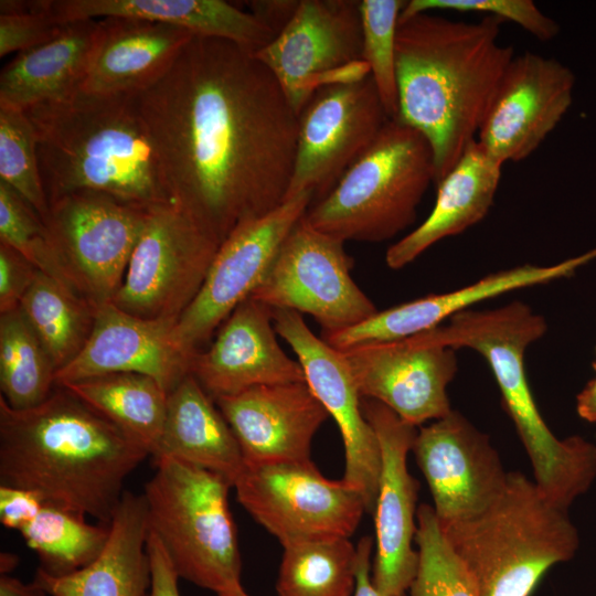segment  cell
I'll return each instance as SVG.
<instances>
[{
  "label": "cell",
  "mask_w": 596,
  "mask_h": 596,
  "mask_svg": "<svg viewBox=\"0 0 596 596\" xmlns=\"http://www.w3.org/2000/svg\"><path fill=\"white\" fill-rule=\"evenodd\" d=\"M273 322L276 333L297 355L309 389L340 429L345 453L342 480L362 494L366 512L374 513L381 472L380 444L362 412V397L342 352L315 336L297 311L273 309Z\"/></svg>",
  "instance_id": "cell-19"
},
{
  "label": "cell",
  "mask_w": 596,
  "mask_h": 596,
  "mask_svg": "<svg viewBox=\"0 0 596 596\" xmlns=\"http://www.w3.org/2000/svg\"><path fill=\"white\" fill-rule=\"evenodd\" d=\"M502 19L451 20L425 12L400 20L396 120L419 131L435 161V184L477 139L514 55L499 42Z\"/></svg>",
  "instance_id": "cell-3"
},
{
  "label": "cell",
  "mask_w": 596,
  "mask_h": 596,
  "mask_svg": "<svg viewBox=\"0 0 596 596\" xmlns=\"http://www.w3.org/2000/svg\"><path fill=\"white\" fill-rule=\"evenodd\" d=\"M148 535L143 496L124 491L107 543L91 564L60 576L38 567L33 581L49 596H146L151 582Z\"/></svg>",
  "instance_id": "cell-27"
},
{
  "label": "cell",
  "mask_w": 596,
  "mask_h": 596,
  "mask_svg": "<svg viewBox=\"0 0 596 596\" xmlns=\"http://www.w3.org/2000/svg\"><path fill=\"white\" fill-rule=\"evenodd\" d=\"M363 398L377 401L415 427L446 416L447 386L458 370L456 350L427 331L341 351Z\"/></svg>",
  "instance_id": "cell-16"
},
{
  "label": "cell",
  "mask_w": 596,
  "mask_h": 596,
  "mask_svg": "<svg viewBox=\"0 0 596 596\" xmlns=\"http://www.w3.org/2000/svg\"><path fill=\"white\" fill-rule=\"evenodd\" d=\"M439 524L480 596H531L546 572L579 547L567 510L520 471L509 472L504 491L481 514Z\"/></svg>",
  "instance_id": "cell-6"
},
{
  "label": "cell",
  "mask_w": 596,
  "mask_h": 596,
  "mask_svg": "<svg viewBox=\"0 0 596 596\" xmlns=\"http://www.w3.org/2000/svg\"><path fill=\"white\" fill-rule=\"evenodd\" d=\"M24 113L49 204L78 191L148 210L173 204L136 94L82 89Z\"/></svg>",
  "instance_id": "cell-4"
},
{
  "label": "cell",
  "mask_w": 596,
  "mask_h": 596,
  "mask_svg": "<svg viewBox=\"0 0 596 596\" xmlns=\"http://www.w3.org/2000/svg\"><path fill=\"white\" fill-rule=\"evenodd\" d=\"M147 550L151 582L146 596H180L179 575L159 539L149 531Z\"/></svg>",
  "instance_id": "cell-44"
},
{
  "label": "cell",
  "mask_w": 596,
  "mask_h": 596,
  "mask_svg": "<svg viewBox=\"0 0 596 596\" xmlns=\"http://www.w3.org/2000/svg\"><path fill=\"white\" fill-rule=\"evenodd\" d=\"M430 183H435V161L429 142L416 129L390 119L305 217L343 242L387 241L414 223Z\"/></svg>",
  "instance_id": "cell-7"
},
{
  "label": "cell",
  "mask_w": 596,
  "mask_h": 596,
  "mask_svg": "<svg viewBox=\"0 0 596 596\" xmlns=\"http://www.w3.org/2000/svg\"><path fill=\"white\" fill-rule=\"evenodd\" d=\"M390 120L371 75L319 87L298 116L291 180L285 200L304 191L322 199Z\"/></svg>",
  "instance_id": "cell-14"
},
{
  "label": "cell",
  "mask_w": 596,
  "mask_h": 596,
  "mask_svg": "<svg viewBox=\"0 0 596 596\" xmlns=\"http://www.w3.org/2000/svg\"><path fill=\"white\" fill-rule=\"evenodd\" d=\"M233 487L240 503L283 546L350 538L366 511L356 489L324 478L310 459L245 464Z\"/></svg>",
  "instance_id": "cell-12"
},
{
  "label": "cell",
  "mask_w": 596,
  "mask_h": 596,
  "mask_svg": "<svg viewBox=\"0 0 596 596\" xmlns=\"http://www.w3.org/2000/svg\"><path fill=\"white\" fill-rule=\"evenodd\" d=\"M56 369L20 311L0 315L1 397L14 409L39 405L54 390Z\"/></svg>",
  "instance_id": "cell-34"
},
{
  "label": "cell",
  "mask_w": 596,
  "mask_h": 596,
  "mask_svg": "<svg viewBox=\"0 0 596 596\" xmlns=\"http://www.w3.org/2000/svg\"><path fill=\"white\" fill-rule=\"evenodd\" d=\"M155 461L174 459L226 477L232 485L245 467L240 445L213 398L187 375L169 394Z\"/></svg>",
  "instance_id": "cell-29"
},
{
  "label": "cell",
  "mask_w": 596,
  "mask_h": 596,
  "mask_svg": "<svg viewBox=\"0 0 596 596\" xmlns=\"http://www.w3.org/2000/svg\"><path fill=\"white\" fill-rule=\"evenodd\" d=\"M136 97L173 204L221 242L285 201L298 115L254 52L193 35Z\"/></svg>",
  "instance_id": "cell-1"
},
{
  "label": "cell",
  "mask_w": 596,
  "mask_h": 596,
  "mask_svg": "<svg viewBox=\"0 0 596 596\" xmlns=\"http://www.w3.org/2000/svg\"><path fill=\"white\" fill-rule=\"evenodd\" d=\"M312 202V192H300L270 212L242 222L221 243L198 296L175 326L189 351H200L233 310L251 297Z\"/></svg>",
  "instance_id": "cell-15"
},
{
  "label": "cell",
  "mask_w": 596,
  "mask_h": 596,
  "mask_svg": "<svg viewBox=\"0 0 596 596\" xmlns=\"http://www.w3.org/2000/svg\"><path fill=\"white\" fill-rule=\"evenodd\" d=\"M594 259L596 247L553 265L525 264L492 273L462 288L428 295L377 311L355 326L322 333V339L332 348L342 351L359 344L408 338L445 323L453 316L478 302L509 291L570 277Z\"/></svg>",
  "instance_id": "cell-24"
},
{
  "label": "cell",
  "mask_w": 596,
  "mask_h": 596,
  "mask_svg": "<svg viewBox=\"0 0 596 596\" xmlns=\"http://www.w3.org/2000/svg\"><path fill=\"white\" fill-rule=\"evenodd\" d=\"M255 55L299 116L319 87L370 74L362 61L359 1H298L276 36Z\"/></svg>",
  "instance_id": "cell-13"
},
{
  "label": "cell",
  "mask_w": 596,
  "mask_h": 596,
  "mask_svg": "<svg viewBox=\"0 0 596 596\" xmlns=\"http://www.w3.org/2000/svg\"><path fill=\"white\" fill-rule=\"evenodd\" d=\"M148 450L66 387L26 409L0 396V483L109 525Z\"/></svg>",
  "instance_id": "cell-2"
},
{
  "label": "cell",
  "mask_w": 596,
  "mask_h": 596,
  "mask_svg": "<svg viewBox=\"0 0 596 596\" xmlns=\"http://www.w3.org/2000/svg\"><path fill=\"white\" fill-rule=\"evenodd\" d=\"M45 502L35 492L10 486H0V522L20 531L31 522Z\"/></svg>",
  "instance_id": "cell-43"
},
{
  "label": "cell",
  "mask_w": 596,
  "mask_h": 596,
  "mask_svg": "<svg viewBox=\"0 0 596 596\" xmlns=\"http://www.w3.org/2000/svg\"><path fill=\"white\" fill-rule=\"evenodd\" d=\"M187 30L148 20L109 17L96 30L83 91L136 94L157 83L191 40Z\"/></svg>",
  "instance_id": "cell-25"
},
{
  "label": "cell",
  "mask_w": 596,
  "mask_h": 596,
  "mask_svg": "<svg viewBox=\"0 0 596 596\" xmlns=\"http://www.w3.org/2000/svg\"><path fill=\"white\" fill-rule=\"evenodd\" d=\"M355 573L349 538L298 541L284 546L276 588L278 596H350Z\"/></svg>",
  "instance_id": "cell-33"
},
{
  "label": "cell",
  "mask_w": 596,
  "mask_h": 596,
  "mask_svg": "<svg viewBox=\"0 0 596 596\" xmlns=\"http://www.w3.org/2000/svg\"><path fill=\"white\" fill-rule=\"evenodd\" d=\"M546 329L545 319L529 305L512 301L496 309L464 310L427 331L445 347L469 348L485 358L530 459L534 482L553 504L567 510L596 479V445L577 435L557 438L538 408L524 353Z\"/></svg>",
  "instance_id": "cell-5"
},
{
  "label": "cell",
  "mask_w": 596,
  "mask_h": 596,
  "mask_svg": "<svg viewBox=\"0 0 596 596\" xmlns=\"http://www.w3.org/2000/svg\"><path fill=\"white\" fill-rule=\"evenodd\" d=\"M217 596H249L241 583L234 584L216 594Z\"/></svg>",
  "instance_id": "cell-49"
},
{
  "label": "cell",
  "mask_w": 596,
  "mask_h": 596,
  "mask_svg": "<svg viewBox=\"0 0 596 596\" xmlns=\"http://www.w3.org/2000/svg\"><path fill=\"white\" fill-rule=\"evenodd\" d=\"M19 558L12 553H1L0 555V574L9 575L18 565Z\"/></svg>",
  "instance_id": "cell-48"
},
{
  "label": "cell",
  "mask_w": 596,
  "mask_h": 596,
  "mask_svg": "<svg viewBox=\"0 0 596 596\" xmlns=\"http://www.w3.org/2000/svg\"><path fill=\"white\" fill-rule=\"evenodd\" d=\"M0 181L11 187L45 221L50 204L41 179L36 137L22 110L0 108Z\"/></svg>",
  "instance_id": "cell-38"
},
{
  "label": "cell",
  "mask_w": 596,
  "mask_h": 596,
  "mask_svg": "<svg viewBox=\"0 0 596 596\" xmlns=\"http://www.w3.org/2000/svg\"><path fill=\"white\" fill-rule=\"evenodd\" d=\"M43 0L31 1L28 12L0 14V56L20 53L56 38L63 30Z\"/></svg>",
  "instance_id": "cell-41"
},
{
  "label": "cell",
  "mask_w": 596,
  "mask_h": 596,
  "mask_svg": "<svg viewBox=\"0 0 596 596\" xmlns=\"http://www.w3.org/2000/svg\"><path fill=\"white\" fill-rule=\"evenodd\" d=\"M213 401L248 465L310 459L311 440L330 416L306 382L258 385Z\"/></svg>",
  "instance_id": "cell-22"
},
{
  "label": "cell",
  "mask_w": 596,
  "mask_h": 596,
  "mask_svg": "<svg viewBox=\"0 0 596 596\" xmlns=\"http://www.w3.org/2000/svg\"><path fill=\"white\" fill-rule=\"evenodd\" d=\"M593 369L596 372V348ZM576 412L582 419L596 423V376L589 380L576 396Z\"/></svg>",
  "instance_id": "cell-46"
},
{
  "label": "cell",
  "mask_w": 596,
  "mask_h": 596,
  "mask_svg": "<svg viewBox=\"0 0 596 596\" xmlns=\"http://www.w3.org/2000/svg\"><path fill=\"white\" fill-rule=\"evenodd\" d=\"M501 169L477 139L471 141L436 184V201L429 215L387 248L386 265L392 269L403 268L437 242L479 223L493 204Z\"/></svg>",
  "instance_id": "cell-28"
},
{
  "label": "cell",
  "mask_w": 596,
  "mask_h": 596,
  "mask_svg": "<svg viewBox=\"0 0 596 596\" xmlns=\"http://www.w3.org/2000/svg\"><path fill=\"white\" fill-rule=\"evenodd\" d=\"M412 450L441 524L481 514L507 487L509 472L488 435L458 411L421 427Z\"/></svg>",
  "instance_id": "cell-17"
},
{
  "label": "cell",
  "mask_w": 596,
  "mask_h": 596,
  "mask_svg": "<svg viewBox=\"0 0 596 596\" xmlns=\"http://www.w3.org/2000/svg\"><path fill=\"white\" fill-rule=\"evenodd\" d=\"M39 272L18 251L0 242V315L19 308Z\"/></svg>",
  "instance_id": "cell-42"
},
{
  "label": "cell",
  "mask_w": 596,
  "mask_h": 596,
  "mask_svg": "<svg viewBox=\"0 0 596 596\" xmlns=\"http://www.w3.org/2000/svg\"><path fill=\"white\" fill-rule=\"evenodd\" d=\"M305 215L251 297L273 309L311 316L322 333L344 330L376 313L351 277L353 259L344 242L315 228Z\"/></svg>",
  "instance_id": "cell-11"
},
{
  "label": "cell",
  "mask_w": 596,
  "mask_h": 596,
  "mask_svg": "<svg viewBox=\"0 0 596 596\" xmlns=\"http://www.w3.org/2000/svg\"><path fill=\"white\" fill-rule=\"evenodd\" d=\"M190 374L213 400L258 385L306 382L298 360L277 342L273 308L252 297L226 318L211 345L194 354Z\"/></svg>",
  "instance_id": "cell-23"
},
{
  "label": "cell",
  "mask_w": 596,
  "mask_h": 596,
  "mask_svg": "<svg viewBox=\"0 0 596 596\" xmlns=\"http://www.w3.org/2000/svg\"><path fill=\"white\" fill-rule=\"evenodd\" d=\"M95 30L96 20L70 22L53 40L18 53L0 74V108L24 111L82 91Z\"/></svg>",
  "instance_id": "cell-30"
},
{
  "label": "cell",
  "mask_w": 596,
  "mask_h": 596,
  "mask_svg": "<svg viewBox=\"0 0 596 596\" xmlns=\"http://www.w3.org/2000/svg\"><path fill=\"white\" fill-rule=\"evenodd\" d=\"M0 242L18 251L40 272L72 287L63 274L44 221L3 181H0Z\"/></svg>",
  "instance_id": "cell-39"
},
{
  "label": "cell",
  "mask_w": 596,
  "mask_h": 596,
  "mask_svg": "<svg viewBox=\"0 0 596 596\" xmlns=\"http://www.w3.org/2000/svg\"><path fill=\"white\" fill-rule=\"evenodd\" d=\"M60 24L109 17L173 25L193 35L234 42L254 53L277 31L253 12L222 0H43Z\"/></svg>",
  "instance_id": "cell-26"
},
{
  "label": "cell",
  "mask_w": 596,
  "mask_h": 596,
  "mask_svg": "<svg viewBox=\"0 0 596 596\" xmlns=\"http://www.w3.org/2000/svg\"><path fill=\"white\" fill-rule=\"evenodd\" d=\"M481 12L510 20L540 41H550L560 32L558 24L531 0H411L400 20L434 11Z\"/></svg>",
  "instance_id": "cell-40"
},
{
  "label": "cell",
  "mask_w": 596,
  "mask_h": 596,
  "mask_svg": "<svg viewBox=\"0 0 596 596\" xmlns=\"http://www.w3.org/2000/svg\"><path fill=\"white\" fill-rule=\"evenodd\" d=\"M39 556V568L65 575L91 564L104 550L109 525H95L86 518L44 503L36 517L20 531Z\"/></svg>",
  "instance_id": "cell-35"
},
{
  "label": "cell",
  "mask_w": 596,
  "mask_h": 596,
  "mask_svg": "<svg viewBox=\"0 0 596 596\" xmlns=\"http://www.w3.org/2000/svg\"><path fill=\"white\" fill-rule=\"evenodd\" d=\"M19 309L56 372L72 362L86 344L97 310L67 284L42 272L38 273Z\"/></svg>",
  "instance_id": "cell-32"
},
{
  "label": "cell",
  "mask_w": 596,
  "mask_h": 596,
  "mask_svg": "<svg viewBox=\"0 0 596 596\" xmlns=\"http://www.w3.org/2000/svg\"><path fill=\"white\" fill-rule=\"evenodd\" d=\"M0 596H49L34 581L23 583L10 575L0 576Z\"/></svg>",
  "instance_id": "cell-47"
},
{
  "label": "cell",
  "mask_w": 596,
  "mask_h": 596,
  "mask_svg": "<svg viewBox=\"0 0 596 596\" xmlns=\"http://www.w3.org/2000/svg\"><path fill=\"white\" fill-rule=\"evenodd\" d=\"M373 538L363 536L356 546V573L354 596H387L381 593L372 583L371 553Z\"/></svg>",
  "instance_id": "cell-45"
},
{
  "label": "cell",
  "mask_w": 596,
  "mask_h": 596,
  "mask_svg": "<svg viewBox=\"0 0 596 596\" xmlns=\"http://www.w3.org/2000/svg\"><path fill=\"white\" fill-rule=\"evenodd\" d=\"M418 566L409 596H480L471 575L449 545L429 504L417 509Z\"/></svg>",
  "instance_id": "cell-36"
},
{
  "label": "cell",
  "mask_w": 596,
  "mask_h": 596,
  "mask_svg": "<svg viewBox=\"0 0 596 596\" xmlns=\"http://www.w3.org/2000/svg\"><path fill=\"white\" fill-rule=\"evenodd\" d=\"M150 210L95 191L67 194L44 221L68 284L96 309L119 289Z\"/></svg>",
  "instance_id": "cell-10"
},
{
  "label": "cell",
  "mask_w": 596,
  "mask_h": 596,
  "mask_svg": "<svg viewBox=\"0 0 596 596\" xmlns=\"http://www.w3.org/2000/svg\"><path fill=\"white\" fill-rule=\"evenodd\" d=\"M152 454L163 428L168 392L138 373H111L60 384Z\"/></svg>",
  "instance_id": "cell-31"
},
{
  "label": "cell",
  "mask_w": 596,
  "mask_h": 596,
  "mask_svg": "<svg viewBox=\"0 0 596 596\" xmlns=\"http://www.w3.org/2000/svg\"><path fill=\"white\" fill-rule=\"evenodd\" d=\"M155 464L142 493L149 531L166 549L179 577L216 594L241 583L242 561L228 508L232 482L180 460Z\"/></svg>",
  "instance_id": "cell-8"
},
{
  "label": "cell",
  "mask_w": 596,
  "mask_h": 596,
  "mask_svg": "<svg viewBox=\"0 0 596 596\" xmlns=\"http://www.w3.org/2000/svg\"><path fill=\"white\" fill-rule=\"evenodd\" d=\"M574 86L575 75L560 61L532 52L514 56L477 141L501 166L528 158L568 110Z\"/></svg>",
  "instance_id": "cell-20"
},
{
  "label": "cell",
  "mask_w": 596,
  "mask_h": 596,
  "mask_svg": "<svg viewBox=\"0 0 596 596\" xmlns=\"http://www.w3.org/2000/svg\"><path fill=\"white\" fill-rule=\"evenodd\" d=\"M361 407L377 436L381 450L373 513L376 552L372 583L387 596H405L418 566V553L413 547L418 482L407 468V455L417 429L377 401L362 397Z\"/></svg>",
  "instance_id": "cell-18"
},
{
  "label": "cell",
  "mask_w": 596,
  "mask_h": 596,
  "mask_svg": "<svg viewBox=\"0 0 596 596\" xmlns=\"http://www.w3.org/2000/svg\"><path fill=\"white\" fill-rule=\"evenodd\" d=\"M177 322L145 319L110 302L103 305L82 351L56 372V385L111 373H138L155 379L170 393L190 374L195 354L179 339Z\"/></svg>",
  "instance_id": "cell-21"
},
{
  "label": "cell",
  "mask_w": 596,
  "mask_h": 596,
  "mask_svg": "<svg viewBox=\"0 0 596 596\" xmlns=\"http://www.w3.org/2000/svg\"><path fill=\"white\" fill-rule=\"evenodd\" d=\"M221 243L175 204L151 209L110 304L145 319L179 320L198 296Z\"/></svg>",
  "instance_id": "cell-9"
},
{
  "label": "cell",
  "mask_w": 596,
  "mask_h": 596,
  "mask_svg": "<svg viewBox=\"0 0 596 596\" xmlns=\"http://www.w3.org/2000/svg\"><path fill=\"white\" fill-rule=\"evenodd\" d=\"M406 1H359L362 26V61L374 81L385 113L397 116L396 35Z\"/></svg>",
  "instance_id": "cell-37"
}]
</instances>
